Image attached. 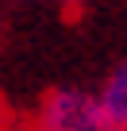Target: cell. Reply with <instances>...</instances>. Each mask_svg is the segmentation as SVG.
<instances>
[{"instance_id": "6da1fadb", "label": "cell", "mask_w": 127, "mask_h": 131, "mask_svg": "<svg viewBox=\"0 0 127 131\" xmlns=\"http://www.w3.org/2000/svg\"><path fill=\"white\" fill-rule=\"evenodd\" d=\"M31 131H123V127L100 108L96 93L77 85H58L39 100Z\"/></svg>"}, {"instance_id": "7a4b0ae2", "label": "cell", "mask_w": 127, "mask_h": 131, "mask_svg": "<svg viewBox=\"0 0 127 131\" xmlns=\"http://www.w3.org/2000/svg\"><path fill=\"white\" fill-rule=\"evenodd\" d=\"M96 100H100V108L127 131V54H119L108 70H104V77L96 81Z\"/></svg>"}, {"instance_id": "3957f363", "label": "cell", "mask_w": 127, "mask_h": 131, "mask_svg": "<svg viewBox=\"0 0 127 131\" xmlns=\"http://www.w3.org/2000/svg\"><path fill=\"white\" fill-rule=\"evenodd\" d=\"M0 4H31V8H58V12H77V8H89L93 0H0Z\"/></svg>"}]
</instances>
